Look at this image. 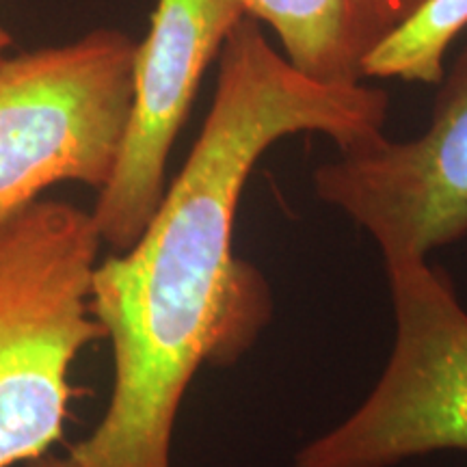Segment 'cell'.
<instances>
[{
  "label": "cell",
  "mask_w": 467,
  "mask_h": 467,
  "mask_svg": "<svg viewBox=\"0 0 467 467\" xmlns=\"http://www.w3.org/2000/svg\"><path fill=\"white\" fill-rule=\"evenodd\" d=\"M422 3L424 0H377L383 35L388 33L389 28L400 25V22L405 20V17L411 16Z\"/></svg>",
  "instance_id": "cell-9"
},
{
  "label": "cell",
  "mask_w": 467,
  "mask_h": 467,
  "mask_svg": "<svg viewBox=\"0 0 467 467\" xmlns=\"http://www.w3.org/2000/svg\"><path fill=\"white\" fill-rule=\"evenodd\" d=\"M247 16L244 0H159L134 50L132 102L119 161L91 217L102 244L137 243L165 195L167 161L203 72Z\"/></svg>",
  "instance_id": "cell-6"
},
{
  "label": "cell",
  "mask_w": 467,
  "mask_h": 467,
  "mask_svg": "<svg viewBox=\"0 0 467 467\" xmlns=\"http://www.w3.org/2000/svg\"><path fill=\"white\" fill-rule=\"evenodd\" d=\"M9 44H11V35L7 28L3 26V22H0V57H3V52L9 48Z\"/></svg>",
  "instance_id": "cell-10"
},
{
  "label": "cell",
  "mask_w": 467,
  "mask_h": 467,
  "mask_svg": "<svg viewBox=\"0 0 467 467\" xmlns=\"http://www.w3.org/2000/svg\"><path fill=\"white\" fill-rule=\"evenodd\" d=\"M137 44L117 28L0 57V223L58 182L100 192L128 126Z\"/></svg>",
  "instance_id": "cell-3"
},
{
  "label": "cell",
  "mask_w": 467,
  "mask_h": 467,
  "mask_svg": "<svg viewBox=\"0 0 467 467\" xmlns=\"http://www.w3.org/2000/svg\"><path fill=\"white\" fill-rule=\"evenodd\" d=\"M394 348L364 402L296 452L295 467H396L467 452V309L426 258L383 260Z\"/></svg>",
  "instance_id": "cell-4"
},
{
  "label": "cell",
  "mask_w": 467,
  "mask_h": 467,
  "mask_svg": "<svg viewBox=\"0 0 467 467\" xmlns=\"http://www.w3.org/2000/svg\"><path fill=\"white\" fill-rule=\"evenodd\" d=\"M467 26V0H424L400 25L389 28L361 61V80L399 78L440 85L443 57Z\"/></svg>",
  "instance_id": "cell-8"
},
{
  "label": "cell",
  "mask_w": 467,
  "mask_h": 467,
  "mask_svg": "<svg viewBox=\"0 0 467 467\" xmlns=\"http://www.w3.org/2000/svg\"><path fill=\"white\" fill-rule=\"evenodd\" d=\"M389 96L303 74L244 16L225 39L213 107L137 243L91 279L113 348V392L91 435L33 467H173L186 389L203 364L234 366L271 323L266 277L234 254L238 203L273 143L320 132L340 151L381 137Z\"/></svg>",
  "instance_id": "cell-1"
},
{
  "label": "cell",
  "mask_w": 467,
  "mask_h": 467,
  "mask_svg": "<svg viewBox=\"0 0 467 467\" xmlns=\"http://www.w3.org/2000/svg\"><path fill=\"white\" fill-rule=\"evenodd\" d=\"M102 238L91 213L37 200L0 223V467L61 440L69 368L102 340L89 296Z\"/></svg>",
  "instance_id": "cell-2"
},
{
  "label": "cell",
  "mask_w": 467,
  "mask_h": 467,
  "mask_svg": "<svg viewBox=\"0 0 467 467\" xmlns=\"http://www.w3.org/2000/svg\"><path fill=\"white\" fill-rule=\"evenodd\" d=\"M277 35L282 55L320 83H361V61L383 37L377 0H244Z\"/></svg>",
  "instance_id": "cell-7"
},
{
  "label": "cell",
  "mask_w": 467,
  "mask_h": 467,
  "mask_svg": "<svg viewBox=\"0 0 467 467\" xmlns=\"http://www.w3.org/2000/svg\"><path fill=\"white\" fill-rule=\"evenodd\" d=\"M314 192L377 243L383 260L429 258L467 236V44L443 74L424 132L379 137L314 169Z\"/></svg>",
  "instance_id": "cell-5"
}]
</instances>
